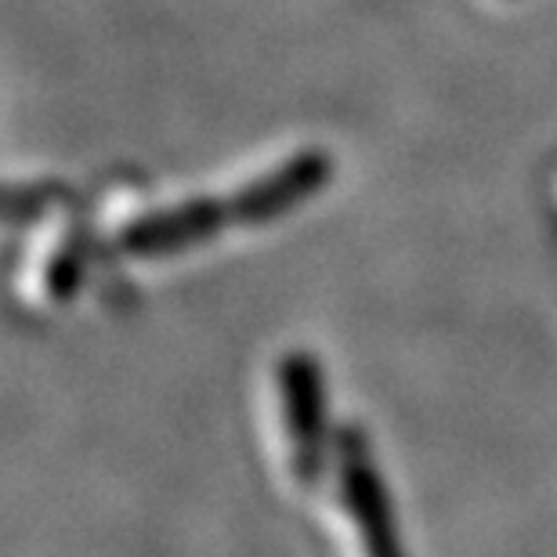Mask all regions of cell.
<instances>
[{
    "label": "cell",
    "instance_id": "cell-2",
    "mask_svg": "<svg viewBox=\"0 0 557 557\" xmlns=\"http://www.w3.org/2000/svg\"><path fill=\"white\" fill-rule=\"evenodd\" d=\"M337 515L351 532L355 557H398L381 478L355 434H344L337 449Z\"/></svg>",
    "mask_w": 557,
    "mask_h": 557
},
{
    "label": "cell",
    "instance_id": "cell-1",
    "mask_svg": "<svg viewBox=\"0 0 557 557\" xmlns=\"http://www.w3.org/2000/svg\"><path fill=\"white\" fill-rule=\"evenodd\" d=\"M275 423L289 482L308 485L322 463V376L300 355L275 370Z\"/></svg>",
    "mask_w": 557,
    "mask_h": 557
}]
</instances>
